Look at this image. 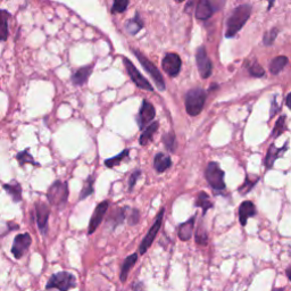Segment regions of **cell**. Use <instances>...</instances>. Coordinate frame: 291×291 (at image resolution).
I'll return each instance as SVG.
<instances>
[{"label":"cell","instance_id":"1","mask_svg":"<svg viewBox=\"0 0 291 291\" xmlns=\"http://www.w3.org/2000/svg\"><path fill=\"white\" fill-rule=\"evenodd\" d=\"M250 13L251 7L249 5H241L234 9L226 23V38H233L243 29L245 23L248 21Z\"/></svg>","mask_w":291,"mask_h":291},{"label":"cell","instance_id":"12","mask_svg":"<svg viewBox=\"0 0 291 291\" xmlns=\"http://www.w3.org/2000/svg\"><path fill=\"white\" fill-rule=\"evenodd\" d=\"M36 216L38 228L42 234H46L48 231V220L50 216V208L46 203L37 201L36 203Z\"/></svg>","mask_w":291,"mask_h":291},{"label":"cell","instance_id":"28","mask_svg":"<svg viewBox=\"0 0 291 291\" xmlns=\"http://www.w3.org/2000/svg\"><path fill=\"white\" fill-rule=\"evenodd\" d=\"M129 154H130V149L123 150V151L121 152V154H118L117 156L111 157V158H108V160L105 162V165H106L107 167H110V169H112V167H114V166L120 165L122 161H124L125 158H127V157H129Z\"/></svg>","mask_w":291,"mask_h":291},{"label":"cell","instance_id":"10","mask_svg":"<svg viewBox=\"0 0 291 291\" xmlns=\"http://www.w3.org/2000/svg\"><path fill=\"white\" fill-rule=\"evenodd\" d=\"M108 206H110V201L103 200L96 207V209L93 210V214L90 219V223H89V229H88L89 234L95 233L96 230L98 229V226L101 224V222L107 213Z\"/></svg>","mask_w":291,"mask_h":291},{"label":"cell","instance_id":"32","mask_svg":"<svg viewBox=\"0 0 291 291\" xmlns=\"http://www.w3.org/2000/svg\"><path fill=\"white\" fill-rule=\"evenodd\" d=\"M257 181H258V177L256 176V179H250L249 176L246 177V180L243 184L240 186V188H239V192L241 195H246V194H248V192L254 188L255 184L257 183Z\"/></svg>","mask_w":291,"mask_h":291},{"label":"cell","instance_id":"43","mask_svg":"<svg viewBox=\"0 0 291 291\" xmlns=\"http://www.w3.org/2000/svg\"><path fill=\"white\" fill-rule=\"evenodd\" d=\"M285 273H287V277H288L289 280L291 281V268H288L287 271H285Z\"/></svg>","mask_w":291,"mask_h":291},{"label":"cell","instance_id":"25","mask_svg":"<svg viewBox=\"0 0 291 291\" xmlns=\"http://www.w3.org/2000/svg\"><path fill=\"white\" fill-rule=\"evenodd\" d=\"M8 18L7 12L0 11V41L6 40L8 37Z\"/></svg>","mask_w":291,"mask_h":291},{"label":"cell","instance_id":"46","mask_svg":"<svg viewBox=\"0 0 291 291\" xmlns=\"http://www.w3.org/2000/svg\"><path fill=\"white\" fill-rule=\"evenodd\" d=\"M176 2H177V3H181V2H183V0H176Z\"/></svg>","mask_w":291,"mask_h":291},{"label":"cell","instance_id":"27","mask_svg":"<svg viewBox=\"0 0 291 291\" xmlns=\"http://www.w3.org/2000/svg\"><path fill=\"white\" fill-rule=\"evenodd\" d=\"M93 183H95V175H90L83 184V188L80 194V200L86 199L87 197L93 194Z\"/></svg>","mask_w":291,"mask_h":291},{"label":"cell","instance_id":"34","mask_svg":"<svg viewBox=\"0 0 291 291\" xmlns=\"http://www.w3.org/2000/svg\"><path fill=\"white\" fill-rule=\"evenodd\" d=\"M278 33H279L278 29H272L266 32L263 37V42L265 46H271V44L275 41V39H277Z\"/></svg>","mask_w":291,"mask_h":291},{"label":"cell","instance_id":"9","mask_svg":"<svg viewBox=\"0 0 291 291\" xmlns=\"http://www.w3.org/2000/svg\"><path fill=\"white\" fill-rule=\"evenodd\" d=\"M31 235L29 233L17 234L14 238V243L12 246V254L16 259H19L22 256L27 253L30 246H31Z\"/></svg>","mask_w":291,"mask_h":291},{"label":"cell","instance_id":"36","mask_svg":"<svg viewBox=\"0 0 291 291\" xmlns=\"http://www.w3.org/2000/svg\"><path fill=\"white\" fill-rule=\"evenodd\" d=\"M249 73L255 77H262L265 74V71H264V68L259 65V64L254 63L253 65L249 67Z\"/></svg>","mask_w":291,"mask_h":291},{"label":"cell","instance_id":"18","mask_svg":"<svg viewBox=\"0 0 291 291\" xmlns=\"http://www.w3.org/2000/svg\"><path fill=\"white\" fill-rule=\"evenodd\" d=\"M171 165H172L171 157L165 155L164 152H158V154L155 156L154 167L156 172H158V173H164L165 171L170 169Z\"/></svg>","mask_w":291,"mask_h":291},{"label":"cell","instance_id":"37","mask_svg":"<svg viewBox=\"0 0 291 291\" xmlns=\"http://www.w3.org/2000/svg\"><path fill=\"white\" fill-rule=\"evenodd\" d=\"M127 220H129L130 225H137L138 223H139V220H140L139 210H138L137 208L131 209V213L129 214V218H127Z\"/></svg>","mask_w":291,"mask_h":291},{"label":"cell","instance_id":"26","mask_svg":"<svg viewBox=\"0 0 291 291\" xmlns=\"http://www.w3.org/2000/svg\"><path fill=\"white\" fill-rule=\"evenodd\" d=\"M196 206L197 207H201V209H203V214L205 215L206 211L208 210L209 208H211V207H213V204H211V201L209 200L208 195H207L206 192L201 191V192H199L198 197H197Z\"/></svg>","mask_w":291,"mask_h":291},{"label":"cell","instance_id":"19","mask_svg":"<svg viewBox=\"0 0 291 291\" xmlns=\"http://www.w3.org/2000/svg\"><path fill=\"white\" fill-rule=\"evenodd\" d=\"M138 260V254H132L130 256H127V257L124 259V262H123L122 266H121V273H120V279H121V282L124 283L126 279H127V275H129L131 269L133 266L136 265Z\"/></svg>","mask_w":291,"mask_h":291},{"label":"cell","instance_id":"44","mask_svg":"<svg viewBox=\"0 0 291 291\" xmlns=\"http://www.w3.org/2000/svg\"><path fill=\"white\" fill-rule=\"evenodd\" d=\"M269 3H270V5H269V9H271V7H272V5H273V3H274V0H269Z\"/></svg>","mask_w":291,"mask_h":291},{"label":"cell","instance_id":"45","mask_svg":"<svg viewBox=\"0 0 291 291\" xmlns=\"http://www.w3.org/2000/svg\"><path fill=\"white\" fill-rule=\"evenodd\" d=\"M272 291H283V289H281V288H274Z\"/></svg>","mask_w":291,"mask_h":291},{"label":"cell","instance_id":"40","mask_svg":"<svg viewBox=\"0 0 291 291\" xmlns=\"http://www.w3.org/2000/svg\"><path fill=\"white\" fill-rule=\"evenodd\" d=\"M133 291H145V285L142 282H137L132 285Z\"/></svg>","mask_w":291,"mask_h":291},{"label":"cell","instance_id":"30","mask_svg":"<svg viewBox=\"0 0 291 291\" xmlns=\"http://www.w3.org/2000/svg\"><path fill=\"white\" fill-rule=\"evenodd\" d=\"M16 160L18 161L19 165H21V166H24L25 164H28V163H30V164L39 165V164H37L36 162H34L32 155L29 152V148H27L25 150L18 152L17 156H16Z\"/></svg>","mask_w":291,"mask_h":291},{"label":"cell","instance_id":"33","mask_svg":"<svg viewBox=\"0 0 291 291\" xmlns=\"http://www.w3.org/2000/svg\"><path fill=\"white\" fill-rule=\"evenodd\" d=\"M284 130H285V116H281L278 122L275 123V126L273 127L272 137L278 138L280 135H282Z\"/></svg>","mask_w":291,"mask_h":291},{"label":"cell","instance_id":"3","mask_svg":"<svg viewBox=\"0 0 291 291\" xmlns=\"http://www.w3.org/2000/svg\"><path fill=\"white\" fill-rule=\"evenodd\" d=\"M206 101V92L200 88L192 89L186 95V110L191 116H197L203 111Z\"/></svg>","mask_w":291,"mask_h":291},{"label":"cell","instance_id":"39","mask_svg":"<svg viewBox=\"0 0 291 291\" xmlns=\"http://www.w3.org/2000/svg\"><path fill=\"white\" fill-rule=\"evenodd\" d=\"M141 175V171L140 170H136L130 176V180H129V191H132V189L135 188V186L137 183L138 179H139V176Z\"/></svg>","mask_w":291,"mask_h":291},{"label":"cell","instance_id":"8","mask_svg":"<svg viewBox=\"0 0 291 291\" xmlns=\"http://www.w3.org/2000/svg\"><path fill=\"white\" fill-rule=\"evenodd\" d=\"M164 213H165V209L162 208L160 210V213L157 214L156 216V220L154 222V224H152L151 228L148 231L147 234L145 235V238L142 239L141 244L139 246V253L141 255H144L146 251L149 249V247L151 246V244L154 243V240L156 238V235L158 234L160 232V229L162 226V222H163V218H164Z\"/></svg>","mask_w":291,"mask_h":291},{"label":"cell","instance_id":"5","mask_svg":"<svg viewBox=\"0 0 291 291\" xmlns=\"http://www.w3.org/2000/svg\"><path fill=\"white\" fill-rule=\"evenodd\" d=\"M206 180L211 188L215 190H223L225 188L224 182V172L220 169L218 163L211 162L207 165L205 171Z\"/></svg>","mask_w":291,"mask_h":291},{"label":"cell","instance_id":"24","mask_svg":"<svg viewBox=\"0 0 291 291\" xmlns=\"http://www.w3.org/2000/svg\"><path fill=\"white\" fill-rule=\"evenodd\" d=\"M287 64H288V58L285 56L275 57L270 64V71L272 74H275V75H277V74H279L281 71L283 70Z\"/></svg>","mask_w":291,"mask_h":291},{"label":"cell","instance_id":"13","mask_svg":"<svg viewBox=\"0 0 291 291\" xmlns=\"http://www.w3.org/2000/svg\"><path fill=\"white\" fill-rule=\"evenodd\" d=\"M196 61L197 66H198V71L203 78H207L210 76L211 74V62L210 59L207 56L205 47H200L197 49L196 52Z\"/></svg>","mask_w":291,"mask_h":291},{"label":"cell","instance_id":"15","mask_svg":"<svg viewBox=\"0 0 291 291\" xmlns=\"http://www.w3.org/2000/svg\"><path fill=\"white\" fill-rule=\"evenodd\" d=\"M181 65H182L181 58L179 55H176V54H167L162 62L163 70L172 77L176 76L177 74L180 73Z\"/></svg>","mask_w":291,"mask_h":291},{"label":"cell","instance_id":"42","mask_svg":"<svg viewBox=\"0 0 291 291\" xmlns=\"http://www.w3.org/2000/svg\"><path fill=\"white\" fill-rule=\"evenodd\" d=\"M287 106L291 110V93H289L287 97Z\"/></svg>","mask_w":291,"mask_h":291},{"label":"cell","instance_id":"14","mask_svg":"<svg viewBox=\"0 0 291 291\" xmlns=\"http://www.w3.org/2000/svg\"><path fill=\"white\" fill-rule=\"evenodd\" d=\"M156 115V111L154 106L149 101L144 100L140 107L139 115H138V126L140 130H144L149 123L154 120Z\"/></svg>","mask_w":291,"mask_h":291},{"label":"cell","instance_id":"20","mask_svg":"<svg viewBox=\"0 0 291 291\" xmlns=\"http://www.w3.org/2000/svg\"><path fill=\"white\" fill-rule=\"evenodd\" d=\"M195 221H196V216H192L191 219H189L184 223H182L179 226V230H177V234H179V238L182 241H188L191 235H192V230H194V225H195Z\"/></svg>","mask_w":291,"mask_h":291},{"label":"cell","instance_id":"2","mask_svg":"<svg viewBox=\"0 0 291 291\" xmlns=\"http://www.w3.org/2000/svg\"><path fill=\"white\" fill-rule=\"evenodd\" d=\"M76 287V278L70 272H58L52 274L46 284L47 290L68 291Z\"/></svg>","mask_w":291,"mask_h":291},{"label":"cell","instance_id":"38","mask_svg":"<svg viewBox=\"0 0 291 291\" xmlns=\"http://www.w3.org/2000/svg\"><path fill=\"white\" fill-rule=\"evenodd\" d=\"M196 240H197V243L200 244V245H206V243H207L206 231L203 228H200V226L196 232Z\"/></svg>","mask_w":291,"mask_h":291},{"label":"cell","instance_id":"17","mask_svg":"<svg viewBox=\"0 0 291 291\" xmlns=\"http://www.w3.org/2000/svg\"><path fill=\"white\" fill-rule=\"evenodd\" d=\"M256 214V207L251 201H244L239 207V220L241 225L247 224L249 218H253Z\"/></svg>","mask_w":291,"mask_h":291},{"label":"cell","instance_id":"47","mask_svg":"<svg viewBox=\"0 0 291 291\" xmlns=\"http://www.w3.org/2000/svg\"><path fill=\"white\" fill-rule=\"evenodd\" d=\"M290 254H291V251H290Z\"/></svg>","mask_w":291,"mask_h":291},{"label":"cell","instance_id":"22","mask_svg":"<svg viewBox=\"0 0 291 291\" xmlns=\"http://www.w3.org/2000/svg\"><path fill=\"white\" fill-rule=\"evenodd\" d=\"M158 126H160L158 122L150 123V125H148L146 127V130L141 133V136L139 138V144L141 146H146L147 144H149V142L152 140V137H154L156 131L158 130Z\"/></svg>","mask_w":291,"mask_h":291},{"label":"cell","instance_id":"29","mask_svg":"<svg viewBox=\"0 0 291 291\" xmlns=\"http://www.w3.org/2000/svg\"><path fill=\"white\" fill-rule=\"evenodd\" d=\"M163 144H164L165 148L171 152H174L176 149V140H175V135L172 132L165 133L162 138Z\"/></svg>","mask_w":291,"mask_h":291},{"label":"cell","instance_id":"6","mask_svg":"<svg viewBox=\"0 0 291 291\" xmlns=\"http://www.w3.org/2000/svg\"><path fill=\"white\" fill-rule=\"evenodd\" d=\"M213 11L214 9L208 0H191L186 6L187 13L191 14L194 12L195 16L198 19H201V21L208 19L213 14Z\"/></svg>","mask_w":291,"mask_h":291},{"label":"cell","instance_id":"16","mask_svg":"<svg viewBox=\"0 0 291 291\" xmlns=\"http://www.w3.org/2000/svg\"><path fill=\"white\" fill-rule=\"evenodd\" d=\"M287 145L288 144H285V146L282 148H277L274 145L270 147V149L268 151V154H266L265 161H264V164L266 166V169L268 170L272 169V166L274 165L275 161H277L279 157L282 155L285 150H287Z\"/></svg>","mask_w":291,"mask_h":291},{"label":"cell","instance_id":"31","mask_svg":"<svg viewBox=\"0 0 291 291\" xmlns=\"http://www.w3.org/2000/svg\"><path fill=\"white\" fill-rule=\"evenodd\" d=\"M142 27H144V24H142V21H141V18H139V16H137L131 19V21H129L126 23V30H127V32L131 33V34H136L138 31H140V30L142 29Z\"/></svg>","mask_w":291,"mask_h":291},{"label":"cell","instance_id":"23","mask_svg":"<svg viewBox=\"0 0 291 291\" xmlns=\"http://www.w3.org/2000/svg\"><path fill=\"white\" fill-rule=\"evenodd\" d=\"M91 71H92V65L85 66V67L80 68V70H77L75 73H74V75L72 77V81L74 85H76V86L85 85L89 76H90Z\"/></svg>","mask_w":291,"mask_h":291},{"label":"cell","instance_id":"21","mask_svg":"<svg viewBox=\"0 0 291 291\" xmlns=\"http://www.w3.org/2000/svg\"><path fill=\"white\" fill-rule=\"evenodd\" d=\"M5 191H7V194L12 197L14 203H19L22 201V187L17 183L16 181H13L12 183H6L3 186Z\"/></svg>","mask_w":291,"mask_h":291},{"label":"cell","instance_id":"4","mask_svg":"<svg viewBox=\"0 0 291 291\" xmlns=\"http://www.w3.org/2000/svg\"><path fill=\"white\" fill-rule=\"evenodd\" d=\"M68 187L66 182L56 181L50 186V188L47 191V198L49 204L59 207L66 205L68 199Z\"/></svg>","mask_w":291,"mask_h":291},{"label":"cell","instance_id":"7","mask_svg":"<svg viewBox=\"0 0 291 291\" xmlns=\"http://www.w3.org/2000/svg\"><path fill=\"white\" fill-rule=\"evenodd\" d=\"M133 52L136 54V56L138 58V61L140 62V64L142 65V67L145 68V70L150 74V76L152 77V80L155 81L157 88L160 89L161 91H164L165 90V81H164V77L161 74L160 70L155 66V64H152L149 59H148L145 55H142L140 51L138 50H133Z\"/></svg>","mask_w":291,"mask_h":291},{"label":"cell","instance_id":"35","mask_svg":"<svg viewBox=\"0 0 291 291\" xmlns=\"http://www.w3.org/2000/svg\"><path fill=\"white\" fill-rule=\"evenodd\" d=\"M127 5H129V0H114V5H113V13H123L126 9Z\"/></svg>","mask_w":291,"mask_h":291},{"label":"cell","instance_id":"11","mask_svg":"<svg viewBox=\"0 0 291 291\" xmlns=\"http://www.w3.org/2000/svg\"><path fill=\"white\" fill-rule=\"evenodd\" d=\"M123 62L125 64L126 71L129 73V76L131 77V80L136 83L137 87H139L141 89H145L147 91H152V87L150 86V83L147 81V78L141 75V73L137 70L136 66L129 61L127 58H123Z\"/></svg>","mask_w":291,"mask_h":291},{"label":"cell","instance_id":"41","mask_svg":"<svg viewBox=\"0 0 291 291\" xmlns=\"http://www.w3.org/2000/svg\"><path fill=\"white\" fill-rule=\"evenodd\" d=\"M279 110H278V107H277V102H275V100H273L272 102V108H271V117H273L275 115V113H277Z\"/></svg>","mask_w":291,"mask_h":291}]
</instances>
